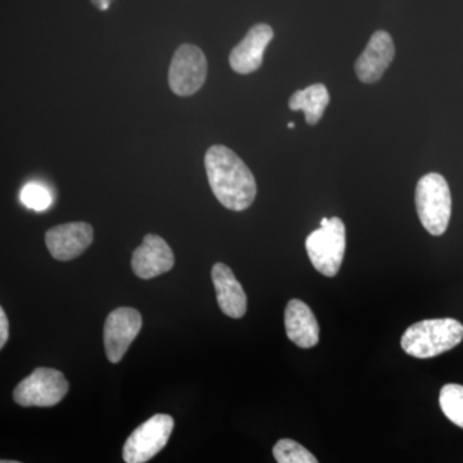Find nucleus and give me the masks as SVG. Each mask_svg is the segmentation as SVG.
Instances as JSON below:
<instances>
[{"label": "nucleus", "instance_id": "1", "mask_svg": "<svg viewBox=\"0 0 463 463\" xmlns=\"http://www.w3.org/2000/svg\"><path fill=\"white\" fill-rule=\"evenodd\" d=\"M205 169L210 188L222 205L232 212H243L252 205L257 182L236 152L225 146H213L205 155Z\"/></svg>", "mask_w": 463, "mask_h": 463}, {"label": "nucleus", "instance_id": "2", "mask_svg": "<svg viewBox=\"0 0 463 463\" xmlns=\"http://www.w3.org/2000/svg\"><path fill=\"white\" fill-rule=\"evenodd\" d=\"M463 340V325L455 318L425 319L405 330L401 345L414 358H434L455 349Z\"/></svg>", "mask_w": 463, "mask_h": 463}, {"label": "nucleus", "instance_id": "3", "mask_svg": "<svg viewBox=\"0 0 463 463\" xmlns=\"http://www.w3.org/2000/svg\"><path fill=\"white\" fill-rule=\"evenodd\" d=\"M416 209L420 221L432 236L446 233L452 215L449 185L441 174L429 173L417 183Z\"/></svg>", "mask_w": 463, "mask_h": 463}, {"label": "nucleus", "instance_id": "4", "mask_svg": "<svg viewBox=\"0 0 463 463\" xmlns=\"http://www.w3.org/2000/svg\"><path fill=\"white\" fill-rule=\"evenodd\" d=\"M307 257L313 267L326 277L339 273L346 250L345 224L340 218H323L321 228L307 236Z\"/></svg>", "mask_w": 463, "mask_h": 463}, {"label": "nucleus", "instance_id": "5", "mask_svg": "<svg viewBox=\"0 0 463 463\" xmlns=\"http://www.w3.org/2000/svg\"><path fill=\"white\" fill-rule=\"evenodd\" d=\"M69 392L65 374L53 368H36L21 381L14 392V402L21 407H53Z\"/></svg>", "mask_w": 463, "mask_h": 463}, {"label": "nucleus", "instance_id": "6", "mask_svg": "<svg viewBox=\"0 0 463 463\" xmlns=\"http://www.w3.org/2000/svg\"><path fill=\"white\" fill-rule=\"evenodd\" d=\"M174 420L169 414H155L132 432L123 448L127 463H146L165 448L172 435Z\"/></svg>", "mask_w": 463, "mask_h": 463}, {"label": "nucleus", "instance_id": "7", "mask_svg": "<svg viewBox=\"0 0 463 463\" xmlns=\"http://www.w3.org/2000/svg\"><path fill=\"white\" fill-rule=\"evenodd\" d=\"M205 53L194 44H183L174 53L169 67V87L179 97H190L205 84Z\"/></svg>", "mask_w": 463, "mask_h": 463}, {"label": "nucleus", "instance_id": "8", "mask_svg": "<svg viewBox=\"0 0 463 463\" xmlns=\"http://www.w3.org/2000/svg\"><path fill=\"white\" fill-rule=\"evenodd\" d=\"M142 328V316L134 307H118L106 318L103 340L106 355L111 364H118Z\"/></svg>", "mask_w": 463, "mask_h": 463}, {"label": "nucleus", "instance_id": "9", "mask_svg": "<svg viewBox=\"0 0 463 463\" xmlns=\"http://www.w3.org/2000/svg\"><path fill=\"white\" fill-rule=\"evenodd\" d=\"M94 239L93 227L84 222L56 225L45 233V245L52 257L69 261L80 257Z\"/></svg>", "mask_w": 463, "mask_h": 463}, {"label": "nucleus", "instance_id": "10", "mask_svg": "<svg viewBox=\"0 0 463 463\" xmlns=\"http://www.w3.org/2000/svg\"><path fill=\"white\" fill-rule=\"evenodd\" d=\"M175 259L173 250L163 237L148 233L142 245L134 250L132 269L142 279H151L173 269Z\"/></svg>", "mask_w": 463, "mask_h": 463}, {"label": "nucleus", "instance_id": "11", "mask_svg": "<svg viewBox=\"0 0 463 463\" xmlns=\"http://www.w3.org/2000/svg\"><path fill=\"white\" fill-rule=\"evenodd\" d=\"M395 57V45L389 33L379 30L355 62V74L362 83L379 81Z\"/></svg>", "mask_w": 463, "mask_h": 463}, {"label": "nucleus", "instance_id": "12", "mask_svg": "<svg viewBox=\"0 0 463 463\" xmlns=\"http://www.w3.org/2000/svg\"><path fill=\"white\" fill-rule=\"evenodd\" d=\"M274 32L267 24L252 26L242 39L232 50L230 65L237 74L248 75L257 71L264 60L265 50L273 41Z\"/></svg>", "mask_w": 463, "mask_h": 463}, {"label": "nucleus", "instance_id": "13", "mask_svg": "<svg viewBox=\"0 0 463 463\" xmlns=\"http://www.w3.org/2000/svg\"><path fill=\"white\" fill-rule=\"evenodd\" d=\"M212 279L222 312L231 318H242L248 310V298L231 268L224 263H216L212 269Z\"/></svg>", "mask_w": 463, "mask_h": 463}, {"label": "nucleus", "instance_id": "14", "mask_svg": "<svg viewBox=\"0 0 463 463\" xmlns=\"http://www.w3.org/2000/svg\"><path fill=\"white\" fill-rule=\"evenodd\" d=\"M285 327L288 339L298 347L310 349L318 344V321L309 306L298 298H292L286 306Z\"/></svg>", "mask_w": 463, "mask_h": 463}, {"label": "nucleus", "instance_id": "15", "mask_svg": "<svg viewBox=\"0 0 463 463\" xmlns=\"http://www.w3.org/2000/svg\"><path fill=\"white\" fill-rule=\"evenodd\" d=\"M330 103V94L323 84H313L306 90H297L288 100L292 111H303L307 123L316 125L321 120Z\"/></svg>", "mask_w": 463, "mask_h": 463}, {"label": "nucleus", "instance_id": "16", "mask_svg": "<svg viewBox=\"0 0 463 463\" xmlns=\"http://www.w3.org/2000/svg\"><path fill=\"white\" fill-rule=\"evenodd\" d=\"M439 404L444 416L450 422L463 429V385L458 383L444 385L439 395Z\"/></svg>", "mask_w": 463, "mask_h": 463}, {"label": "nucleus", "instance_id": "17", "mask_svg": "<svg viewBox=\"0 0 463 463\" xmlns=\"http://www.w3.org/2000/svg\"><path fill=\"white\" fill-rule=\"evenodd\" d=\"M277 463H319L312 452L292 439H281L273 447Z\"/></svg>", "mask_w": 463, "mask_h": 463}, {"label": "nucleus", "instance_id": "18", "mask_svg": "<svg viewBox=\"0 0 463 463\" xmlns=\"http://www.w3.org/2000/svg\"><path fill=\"white\" fill-rule=\"evenodd\" d=\"M21 201L30 209L42 212V210L48 209L52 203L50 192L42 187L41 184L36 183H30L23 190L21 194Z\"/></svg>", "mask_w": 463, "mask_h": 463}, {"label": "nucleus", "instance_id": "19", "mask_svg": "<svg viewBox=\"0 0 463 463\" xmlns=\"http://www.w3.org/2000/svg\"><path fill=\"white\" fill-rule=\"evenodd\" d=\"M9 336V323L5 309H0V347H5Z\"/></svg>", "mask_w": 463, "mask_h": 463}, {"label": "nucleus", "instance_id": "20", "mask_svg": "<svg viewBox=\"0 0 463 463\" xmlns=\"http://www.w3.org/2000/svg\"><path fill=\"white\" fill-rule=\"evenodd\" d=\"M93 5H96L97 7L102 9V11H105V9H108L109 7L111 2H93Z\"/></svg>", "mask_w": 463, "mask_h": 463}, {"label": "nucleus", "instance_id": "21", "mask_svg": "<svg viewBox=\"0 0 463 463\" xmlns=\"http://www.w3.org/2000/svg\"><path fill=\"white\" fill-rule=\"evenodd\" d=\"M0 463H21V462H17V461H7V459H3L2 462Z\"/></svg>", "mask_w": 463, "mask_h": 463}, {"label": "nucleus", "instance_id": "22", "mask_svg": "<svg viewBox=\"0 0 463 463\" xmlns=\"http://www.w3.org/2000/svg\"><path fill=\"white\" fill-rule=\"evenodd\" d=\"M288 128H289V129H292V128H295V123H289Z\"/></svg>", "mask_w": 463, "mask_h": 463}]
</instances>
